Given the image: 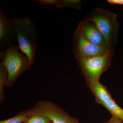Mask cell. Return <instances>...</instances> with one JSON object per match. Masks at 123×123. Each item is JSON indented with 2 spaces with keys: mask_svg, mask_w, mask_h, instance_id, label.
<instances>
[{
  "mask_svg": "<svg viewBox=\"0 0 123 123\" xmlns=\"http://www.w3.org/2000/svg\"><path fill=\"white\" fill-rule=\"evenodd\" d=\"M18 46H11L4 49L0 52V63L6 68L8 78L6 86L13 87L20 75L31 69L29 57L19 52Z\"/></svg>",
  "mask_w": 123,
  "mask_h": 123,
  "instance_id": "3",
  "label": "cell"
},
{
  "mask_svg": "<svg viewBox=\"0 0 123 123\" xmlns=\"http://www.w3.org/2000/svg\"><path fill=\"white\" fill-rule=\"evenodd\" d=\"M17 37L19 49L29 57L31 66L37 49L38 34L35 23L26 17L11 19Z\"/></svg>",
  "mask_w": 123,
  "mask_h": 123,
  "instance_id": "1",
  "label": "cell"
},
{
  "mask_svg": "<svg viewBox=\"0 0 123 123\" xmlns=\"http://www.w3.org/2000/svg\"><path fill=\"white\" fill-rule=\"evenodd\" d=\"M114 53L110 51L102 55L77 60L89 87L99 82L101 75L111 63Z\"/></svg>",
  "mask_w": 123,
  "mask_h": 123,
  "instance_id": "4",
  "label": "cell"
},
{
  "mask_svg": "<svg viewBox=\"0 0 123 123\" xmlns=\"http://www.w3.org/2000/svg\"><path fill=\"white\" fill-rule=\"evenodd\" d=\"M102 105L111 112L112 116L123 121V109L120 107L113 99L105 101Z\"/></svg>",
  "mask_w": 123,
  "mask_h": 123,
  "instance_id": "10",
  "label": "cell"
},
{
  "mask_svg": "<svg viewBox=\"0 0 123 123\" xmlns=\"http://www.w3.org/2000/svg\"><path fill=\"white\" fill-rule=\"evenodd\" d=\"M18 46L17 33L11 19L0 9V51L11 46Z\"/></svg>",
  "mask_w": 123,
  "mask_h": 123,
  "instance_id": "7",
  "label": "cell"
},
{
  "mask_svg": "<svg viewBox=\"0 0 123 123\" xmlns=\"http://www.w3.org/2000/svg\"><path fill=\"white\" fill-rule=\"evenodd\" d=\"M29 116L26 111H22L11 118L1 120L0 123H24Z\"/></svg>",
  "mask_w": 123,
  "mask_h": 123,
  "instance_id": "13",
  "label": "cell"
},
{
  "mask_svg": "<svg viewBox=\"0 0 123 123\" xmlns=\"http://www.w3.org/2000/svg\"><path fill=\"white\" fill-rule=\"evenodd\" d=\"M51 121L46 117L37 115L29 116L24 123H48Z\"/></svg>",
  "mask_w": 123,
  "mask_h": 123,
  "instance_id": "14",
  "label": "cell"
},
{
  "mask_svg": "<svg viewBox=\"0 0 123 123\" xmlns=\"http://www.w3.org/2000/svg\"><path fill=\"white\" fill-rule=\"evenodd\" d=\"M94 95L96 103L101 104L105 101L112 98L106 88L100 82L89 87Z\"/></svg>",
  "mask_w": 123,
  "mask_h": 123,
  "instance_id": "9",
  "label": "cell"
},
{
  "mask_svg": "<svg viewBox=\"0 0 123 123\" xmlns=\"http://www.w3.org/2000/svg\"><path fill=\"white\" fill-rule=\"evenodd\" d=\"M123 120L115 117L112 116L110 120L106 123H123Z\"/></svg>",
  "mask_w": 123,
  "mask_h": 123,
  "instance_id": "16",
  "label": "cell"
},
{
  "mask_svg": "<svg viewBox=\"0 0 123 123\" xmlns=\"http://www.w3.org/2000/svg\"><path fill=\"white\" fill-rule=\"evenodd\" d=\"M8 78V74L5 67L0 64V103L5 100V94L4 87L6 86Z\"/></svg>",
  "mask_w": 123,
  "mask_h": 123,
  "instance_id": "11",
  "label": "cell"
},
{
  "mask_svg": "<svg viewBox=\"0 0 123 123\" xmlns=\"http://www.w3.org/2000/svg\"><path fill=\"white\" fill-rule=\"evenodd\" d=\"M52 123V122L51 121H50V122H49V123Z\"/></svg>",
  "mask_w": 123,
  "mask_h": 123,
  "instance_id": "18",
  "label": "cell"
},
{
  "mask_svg": "<svg viewBox=\"0 0 123 123\" xmlns=\"http://www.w3.org/2000/svg\"></svg>",
  "mask_w": 123,
  "mask_h": 123,
  "instance_id": "19",
  "label": "cell"
},
{
  "mask_svg": "<svg viewBox=\"0 0 123 123\" xmlns=\"http://www.w3.org/2000/svg\"><path fill=\"white\" fill-rule=\"evenodd\" d=\"M107 1L111 4L123 5V0H107Z\"/></svg>",
  "mask_w": 123,
  "mask_h": 123,
  "instance_id": "17",
  "label": "cell"
},
{
  "mask_svg": "<svg viewBox=\"0 0 123 123\" xmlns=\"http://www.w3.org/2000/svg\"><path fill=\"white\" fill-rule=\"evenodd\" d=\"M81 1L79 0H56L55 6L58 8H70L81 9Z\"/></svg>",
  "mask_w": 123,
  "mask_h": 123,
  "instance_id": "12",
  "label": "cell"
},
{
  "mask_svg": "<svg viewBox=\"0 0 123 123\" xmlns=\"http://www.w3.org/2000/svg\"><path fill=\"white\" fill-rule=\"evenodd\" d=\"M84 23V20L80 21L74 33L73 52L75 59L77 60L96 57L105 55L111 51L93 44L84 37L83 33Z\"/></svg>",
  "mask_w": 123,
  "mask_h": 123,
  "instance_id": "5",
  "label": "cell"
},
{
  "mask_svg": "<svg viewBox=\"0 0 123 123\" xmlns=\"http://www.w3.org/2000/svg\"><path fill=\"white\" fill-rule=\"evenodd\" d=\"M85 19L96 25L105 39L108 50L114 52L120 27L116 14L107 10L97 8L91 11Z\"/></svg>",
  "mask_w": 123,
  "mask_h": 123,
  "instance_id": "2",
  "label": "cell"
},
{
  "mask_svg": "<svg viewBox=\"0 0 123 123\" xmlns=\"http://www.w3.org/2000/svg\"><path fill=\"white\" fill-rule=\"evenodd\" d=\"M29 116H43L53 123H79L78 120L70 115L54 103L44 100L39 101L32 108L26 111Z\"/></svg>",
  "mask_w": 123,
  "mask_h": 123,
  "instance_id": "6",
  "label": "cell"
},
{
  "mask_svg": "<svg viewBox=\"0 0 123 123\" xmlns=\"http://www.w3.org/2000/svg\"><path fill=\"white\" fill-rule=\"evenodd\" d=\"M32 1H37L43 5H55L56 0H35Z\"/></svg>",
  "mask_w": 123,
  "mask_h": 123,
  "instance_id": "15",
  "label": "cell"
},
{
  "mask_svg": "<svg viewBox=\"0 0 123 123\" xmlns=\"http://www.w3.org/2000/svg\"><path fill=\"white\" fill-rule=\"evenodd\" d=\"M84 20L83 33L84 37L93 44L108 50L105 39L96 25L90 21Z\"/></svg>",
  "mask_w": 123,
  "mask_h": 123,
  "instance_id": "8",
  "label": "cell"
}]
</instances>
